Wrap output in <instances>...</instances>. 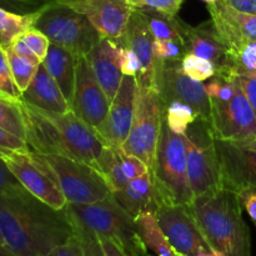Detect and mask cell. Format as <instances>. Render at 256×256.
Instances as JSON below:
<instances>
[{
  "mask_svg": "<svg viewBox=\"0 0 256 256\" xmlns=\"http://www.w3.org/2000/svg\"><path fill=\"white\" fill-rule=\"evenodd\" d=\"M0 232L18 256H46L76 234L65 208L52 209L26 189L0 195Z\"/></svg>",
  "mask_w": 256,
  "mask_h": 256,
  "instance_id": "obj_1",
  "label": "cell"
},
{
  "mask_svg": "<svg viewBox=\"0 0 256 256\" xmlns=\"http://www.w3.org/2000/svg\"><path fill=\"white\" fill-rule=\"evenodd\" d=\"M20 108L26 128V142L32 152L64 155L96 169L106 142L72 110L58 114L38 109L24 102Z\"/></svg>",
  "mask_w": 256,
  "mask_h": 256,
  "instance_id": "obj_2",
  "label": "cell"
},
{
  "mask_svg": "<svg viewBox=\"0 0 256 256\" xmlns=\"http://www.w3.org/2000/svg\"><path fill=\"white\" fill-rule=\"evenodd\" d=\"M189 208L212 250L225 256H252L250 230L239 195L220 189L194 198Z\"/></svg>",
  "mask_w": 256,
  "mask_h": 256,
  "instance_id": "obj_3",
  "label": "cell"
},
{
  "mask_svg": "<svg viewBox=\"0 0 256 256\" xmlns=\"http://www.w3.org/2000/svg\"><path fill=\"white\" fill-rule=\"evenodd\" d=\"M74 224L99 236L116 242L128 256H152L145 245L135 218H132L114 195L92 204H68L65 206Z\"/></svg>",
  "mask_w": 256,
  "mask_h": 256,
  "instance_id": "obj_4",
  "label": "cell"
},
{
  "mask_svg": "<svg viewBox=\"0 0 256 256\" xmlns=\"http://www.w3.org/2000/svg\"><path fill=\"white\" fill-rule=\"evenodd\" d=\"M155 188L158 192V202H178L189 206L192 204V192L188 176L186 148L182 135L175 134L164 120L156 159L152 172Z\"/></svg>",
  "mask_w": 256,
  "mask_h": 256,
  "instance_id": "obj_5",
  "label": "cell"
},
{
  "mask_svg": "<svg viewBox=\"0 0 256 256\" xmlns=\"http://www.w3.org/2000/svg\"><path fill=\"white\" fill-rule=\"evenodd\" d=\"M34 28L75 56H86L102 38L84 15L55 0H48L40 8Z\"/></svg>",
  "mask_w": 256,
  "mask_h": 256,
  "instance_id": "obj_6",
  "label": "cell"
},
{
  "mask_svg": "<svg viewBox=\"0 0 256 256\" xmlns=\"http://www.w3.org/2000/svg\"><path fill=\"white\" fill-rule=\"evenodd\" d=\"M165 104L156 89L138 82L135 112L132 129L122 149L139 158L152 172L158 144L164 124Z\"/></svg>",
  "mask_w": 256,
  "mask_h": 256,
  "instance_id": "obj_7",
  "label": "cell"
},
{
  "mask_svg": "<svg viewBox=\"0 0 256 256\" xmlns=\"http://www.w3.org/2000/svg\"><path fill=\"white\" fill-rule=\"evenodd\" d=\"M182 138L186 148L188 176L192 196L222 189V168L212 126L198 119Z\"/></svg>",
  "mask_w": 256,
  "mask_h": 256,
  "instance_id": "obj_8",
  "label": "cell"
},
{
  "mask_svg": "<svg viewBox=\"0 0 256 256\" xmlns=\"http://www.w3.org/2000/svg\"><path fill=\"white\" fill-rule=\"evenodd\" d=\"M0 158L22 186L55 210H62L68 205L60 189L55 172L44 155L35 152H19L0 149Z\"/></svg>",
  "mask_w": 256,
  "mask_h": 256,
  "instance_id": "obj_9",
  "label": "cell"
},
{
  "mask_svg": "<svg viewBox=\"0 0 256 256\" xmlns=\"http://www.w3.org/2000/svg\"><path fill=\"white\" fill-rule=\"evenodd\" d=\"M44 158L56 174L68 204H92L112 194L104 176L92 165L64 155L48 154Z\"/></svg>",
  "mask_w": 256,
  "mask_h": 256,
  "instance_id": "obj_10",
  "label": "cell"
},
{
  "mask_svg": "<svg viewBox=\"0 0 256 256\" xmlns=\"http://www.w3.org/2000/svg\"><path fill=\"white\" fill-rule=\"evenodd\" d=\"M154 214L178 256H198L212 250L188 205L160 202Z\"/></svg>",
  "mask_w": 256,
  "mask_h": 256,
  "instance_id": "obj_11",
  "label": "cell"
},
{
  "mask_svg": "<svg viewBox=\"0 0 256 256\" xmlns=\"http://www.w3.org/2000/svg\"><path fill=\"white\" fill-rule=\"evenodd\" d=\"M210 126L215 139L250 142L256 138L255 114L236 80L234 92L229 98L210 100Z\"/></svg>",
  "mask_w": 256,
  "mask_h": 256,
  "instance_id": "obj_12",
  "label": "cell"
},
{
  "mask_svg": "<svg viewBox=\"0 0 256 256\" xmlns=\"http://www.w3.org/2000/svg\"><path fill=\"white\" fill-rule=\"evenodd\" d=\"M154 88L164 104L172 100L186 102L198 112L199 119L210 125L212 110L204 84L188 76L182 72V62H158Z\"/></svg>",
  "mask_w": 256,
  "mask_h": 256,
  "instance_id": "obj_13",
  "label": "cell"
},
{
  "mask_svg": "<svg viewBox=\"0 0 256 256\" xmlns=\"http://www.w3.org/2000/svg\"><path fill=\"white\" fill-rule=\"evenodd\" d=\"M222 189L239 195L245 190L256 192V144L215 139Z\"/></svg>",
  "mask_w": 256,
  "mask_h": 256,
  "instance_id": "obj_14",
  "label": "cell"
},
{
  "mask_svg": "<svg viewBox=\"0 0 256 256\" xmlns=\"http://www.w3.org/2000/svg\"><path fill=\"white\" fill-rule=\"evenodd\" d=\"M112 100L98 82L86 56L76 58V75L72 110L92 129H102L109 112Z\"/></svg>",
  "mask_w": 256,
  "mask_h": 256,
  "instance_id": "obj_15",
  "label": "cell"
},
{
  "mask_svg": "<svg viewBox=\"0 0 256 256\" xmlns=\"http://www.w3.org/2000/svg\"><path fill=\"white\" fill-rule=\"evenodd\" d=\"M84 15L100 35L122 46L132 9L126 0H55Z\"/></svg>",
  "mask_w": 256,
  "mask_h": 256,
  "instance_id": "obj_16",
  "label": "cell"
},
{
  "mask_svg": "<svg viewBox=\"0 0 256 256\" xmlns=\"http://www.w3.org/2000/svg\"><path fill=\"white\" fill-rule=\"evenodd\" d=\"M212 26L229 55L248 42H256V15L235 10L222 0L208 4Z\"/></svg>",
  "mask_w": 256,
  "mask_h": 256,
  "instance_id": "obj_17",
  "label": "cell"
},
{
  "mask_svg": "<svg viewBox=\"0 0 256 256\" xmlns=\"http://www.w3.org/2000/svg\"><path fill=\"white\" fill-rule=\"evenodd\" d=\"M136 89V78L124 75L122 84L112 100L106 119L99 130V134L106 145L122 148L126 140L134 119Z\"/></svg>",
  "mask_w": 256,
  "mask_h": 256,
  "instance_id": "obj_18",
  "label": "cell"
},
{
  "mask_svg": "<svg viewBox=\"0 0 256 256\" xmlns=\"http://www.w3.org/2000/svg\"><path fill=\"white\" fill-rule=\"evenodd\" d=\"M122 46L134 50L142 62V72L136 76L138 82L154 88L158 66V60L154 54V36L150 32L146 19L139 10L132 9Z\"/></svg>",
  "mask_w": 256,
  "mask_h": 256,
  "instance_id": "obj_19",
  "label": "cell"
},
{
  "mask_svg": "<svg viewBox=\"0 0 256 256\" xmlns=\"http://www.w3.org/2000/svg\"><path fill=\"white\" fill-rule=\"evenodd\" d=\"M86 59L105 94L112 100L124 76L120 68L119 45L102 36L86 55Z\"/></svg>",
  "mask_w": 256,
  "mask_h": 256,
  "instance_id": "obj_20",
  "label": "cell"
},
{
  "mask_svg": "<svg viewBox=\"0 0 256 256\" xmlns=\"http://www.w3.org/2000/svg\"><path fill=\"white\" fill-rule=\"evenodd\" d=\"M184 36L188 52L214 62L216 72L229 66V50L215 32L212 20L198 26L184 22Z\"/></svg>",
  "mask_w": 256,
  "mask_h": 256,
  "instance_id": "obj_21",
  "label": "cell"
},
{
  "mask_svg": "<svg viewBox=\"0 0 256 256\" xmlns=\"http://www.w3.org/2000/svg\"><path fill=\"white\" fill-rule=\"evenodd\" d=\"M22 100L45 112L65 114L72 110L56 82L52 79L42 62L38 68L29 88L22 92Z\"/></svg>",
  "mask_w": 256,
  "mask_h": 256,
  "instance_id": "obj_22",
  "label": "cell"
},
{
  "mask_svg": "<svg viewBox=\"0 0 256 256\" xmlns=\"http://www.w3.org/2000/svg\"><path fill=\"white\" fill-rule=\"evenodd\" d=\"M112 195L132 218L146 210L154 212L156 209L158 192L150 172L132 180L124 189L112 192Z\"/></svg>",
  "mask_w": 256,
  "mask_h": 256,
  "instance_id": "obj_23",
  "label": "cell"
},
{
  "mask_svg": "<svg viewBox=\"0 0 256 256\" xmlns=\"http://www.w3.org/2000/svg\"><path fill=\"white\" fill-rule=\"evenodd\" d=\"M76 58L69 50L59 46L56 44H50L48 54L42 60V64L46 68L52 79L56 82L64 94L65 99L72 108V96L75 89V75H76Z\"/></svg>",
  "mask_w": 256,
  "mask_h": 256,
  "instance_id": "obj_24",
  "label": "cell"
},
{
  "mask_svg": "<svg viewBox=\"0 0 256 256\" xmlns=\"http://www.w3.org/2000/svg\"><path fill=\"white\" fill-rule=\"evenodd\" d=\"M135 222L149 252H154L155 256H178L162 234L154 212L149 210L140 212L135 218Z\"/></svg>",
  "mask_w": 256,
  "mask_h": 256,
  "instance_id": "obj_25",
  "label": "cell"
},
{
  "mask_svg": "<svg viewBox=\"0 0 256 256\" xmlns=\"http://www.w3.org/2000/svg\"><path fill=\"white\" fill-rule=\"evenodd\" d=\"M96 170L104 176L112 192L124 189L130 180L122 170V149L105 145L102 155L98 160Z\"/></svg>",
  "mask_w": 256,
  "mask_h": 256,
  "instance_id": "obj_26",
  "label": "cell"
},
{
  "mask_svg": "<svg viewBox=\"0 0 256 256\" xmlns=\"http://www.w3.org/2000/svg\"><path fill=\"white\" fill-rule=\"evenodd\" d=\"M39 9L32 12H15L0 6V44L9 45L29 29L34 28Z\"/></svg>",
  "mask_w": 256,
  "mask_h": 256,
  "instance_id": "obj_27",
  "label": "cell"
},
{
  "mask_svg": "<svg viewBox=\"0 0 256 256\" xmlns=\"http://www.w3.org/2000/svg\"><path fill=\"white\" fill-rule=\"evenodd\" d=\"M144 15L154 39H175L185 42L184 22L178 16L152 9H136Z\"/></svg>",
  "mask_w": 256,
  "mask_h": 256,
  "instance_id": "obj_28",
  "label": "cell"
},
{
  "mask_svg": "<svg viewBox=\"0 0 256 256\" xmlns=\"http://www.w3.org/2000/svg\"><path fill=\"white\" fill-rule=\"evenodd\" d=\"M199 119L198 112L189 104L180 100H172L165 104L164 120L172 132L184 135L192 124Z\"/></svg>",
  "mask_w": 256,
  "mask_h": 256,
  "instance_id": "obj_29",
  "label": "cell"
},
{
  "mask_svg": "<svg viewBox=\"0 0 256 256\" xmlns=\"http://www.w3.org/2000/svg\"><path fill=\"white\" fill-rule=\"evenodd\" d=\"M4 48H5V52H6L10 70H12V78H14L15 84L18 85L20 92H24L25 90L29 88L32 80L34 79L35 74H36V70L40 64L38 65L35 64V62L22 58V55L18 54V52H15L10 45H6V46Z\"/></svg>",
  "mask_w": 256,
  "mask_h": 256,
  "instance_id": "obj_30",
  "label": "cell"
},
{
  "mask_svg": "<svg viewBox=\"0 0 256 256\" xmlns=\"http://www.w3.org/2000/svg\"><path fill=\"white\" fill-rule=\"evenodd\" d=\"M0 126L26 142V128L20 102H12L0 95Z\"/></svg>",
  "mask_w": 256,
  "mask_h": 256,
  "instance_id": "obj_31",
  "label": "cell"
},
{
  "mask_svg": "<svg viewBox=\"0 0 256 256\" xmlns=\"http://www.w3.org/2000/svg\"><path fill=\"white\" fill-rule=\"evenodd\" d=\"M182 68L188 76L202 82L212 79L216 74V66L214 62L192 52H188L182 60Z\"/></svg>",
  "mask_w": 256,
  "mask_h": 256,
  "instance_id": "obj_32",
  "label": "cell"
},
{
  "mask_svg": "<svg viewBox=\"0 0 256 256\" xmlns=\"http://www.w3.org/2000/svg\"><path fill=\"white\" fill-rule=\"evenodd\" d=\"M256 72V42L242 45L229 55V66L216 72Z\"/></svg>",
  "mask_w": 256,
  "mask_h": 256,
  "instance_id": "obj_33",
  "label": "cell"
},
{
  "mask_svg": "<svg viewBox=\"0 0 256 256\" xmlns=\"http://www.w3.org/2000/svg\"><path fill=\"white\" fill-rule=\"evenodd\" d=\"M186 42L175 39H154V54L158 62H182L188 54Z\"/></svg>",
  "mask_w": 256,
  "mask_h": 256,
  "instance_id": "obj_34",
  "label": "cell"
},
{
  "mask_svg": "<svg viewBox=\"0 0 256 256\" xmlns=\"http://www.w3.org/2000/svg\"><path fill=\"white\" fill-rule=\"evenodd\" d=\"M0 95L15 102H19L22 95L18 85L15 84L6 52L2 44H0Z\"/></svg>",
  "mask_w": 256,
  "mask_h": 256,
  "instance_id": "obj_35",
  "label": "cell"
},
{
  "mask_svg": "<svg viewBox=\"0 0 256 256\" xmlns=\"http://www.w3.org/2000/svg\"><path fill=\"white\" fill-rule=\"evenodd\" d=\"M184 0H126L132 9H152L176 16Z\"/></svg>",
  "mask_w": 256,
  "mask_h": 256,
  "instance_id": "obj_36",
  "label": "cell"
},
{
  "mask_svg": "<svg viewBox=\"0 0 256 256\" xmlns=\"http://www.w3.org/2000/svg\"><path fill=\"white\" fill-rule=\"evenodd\" d=\"M216 74H230L239 86L242 88L245 98L249 102L252 112L256 118V72H216Z\"/></svg>",
  "mask_w": 256,
  "mask_h": 256,
  "instance_id": "obj_37",
  "label": "cell"
},
{
  "mask_svg": "<svg viewBox=\"0 0 256 256\" xmlns=\"http://www.w3.org/2000/svg\"><path fill=\"white\" fill-rule=\"evenodd\" d=\"M20 38L26 42L28 46L34 52V54L36 55L40 59V62H42V60L46 56L50 44H52L50 40L48 39L46 35L42 34V32H40V30H38L36 28H32V29L25 32L22 35H20Z\"/></svg>",
  "mask_w": 256,
  "mask_h": 256,
  "instance_id": "obj_38",
  "label": "cell"
},
{
  "mask_svg": "<svg viewBox=\"0 0 256 256\" xmlns=\"http://www.w3.org/2000/svg\"><path fill=\"white\" fill-rule=\"evenodd\" d=\"M25 188L16 179L6 162L0 158V195H10L22 192Z\"/></svg>",
  "mask_w": 256,
  "mask_h": 256,
  "instance_id": "obj_39",
  "label": "cell"
},
{
  "mask_svg": "<svg viewBox=\"0 0 256 256\" xmlns=\"http://www.w3.org/2000/svg\"><path fill=\"white\" fill-rule=\"evenodd\" d=\"M119 58L122 75L136 78L142 72V62L134 50L126 46H119Z\"/></svg>",
  "mask_w": 256,
  "mask_h": 256,
  "instance_id": "obj_40",
  "label": "cell"
},
{
  "mask_svg": "<svg viewBox=\"0 0 256 256\" xmlns=\"http://www.w3.org/2000/svg\"><path fill=\"white\" fill-rule=\"evenodd\" d=\"M74 224V222H72ZM75 232L79 235L80 239H82V245H84L85 249V255L86 256H104L102 252V245H100L99 239H98L96 234L90 230L85 229V228L80 226V225L74 224Z\"/></svg>",
  "mask_w": 256,
  "mask_h": 256,
  "instance_id": "obj_41",
  "label": "cell"
},
{
  "mask_svg": "<svg viewBox=\"0 0 256 256\" xmlns=\"http://www.w3.org/2000/svg\"><path fill=\"white\" fill-rule=\"evenodd\" d=\"M46 256H86L84 245L78 234L70 238L66 242L54 248Z\"/></svg>",
  "mask_w": 256,
  "mask_h": 256,
  "instance_id": "obj_42",
  "label": "cell"
},
{
  "mask_svg": "<svg viewBox=\"0 0 256 256\" xmlns=\"http://www.w3.org/2000/svg\"><path fill=\"white\" fill-rule=\"evenodd\" d=\"M240 200H242V208L246 210L250 219L256 225V192L255 190H245V192L239 194Z\"/></svg>",
  "mask_w": 256,
  "mask_h": 256,
  "instance_id": "obj_43",
  "label": "cell"
},
{
  "mask_svg": "<svg viewBox=\"0 0 256 256\" xmlns=\"http://www.w3.org/2000/svg\"><path fill=\"white\" fill-rule=\"evenodd\" d=\"M9 45L15 50V52H18V54L22 55V56L25 58V59L30 60V62H35V64H38V65L42 64V62H40L39 58L34 54V52H32V50L28 46L26 42H25L20 36L16 38L15 40H12Z\"/></svg>",
  "mask_w": 256,
  "mask_h": 256,
  "instance_id": "obj_44",
  "label": "cell"
},
{
  "mask_svg": "<svg viewBox=\"0 0 256 256\" xmlns=\"http://www.w3.org/2000/svg\"><path fill=\"white\" fill-rule=\"evenodd\" d=\"M96 236L98 239H99L100 245H102L104 256H128L125 254L124 250H122L116 242H112V239L105 236H99V235H96Z\"/></svg>",
  "mask_w": 256,
  "mask_h": 256,
  "instance_id": "obj_45",
  "label": "cell"
},
{
  "mask_svg": "<svg viewBox=\"0 0 256 256\" xmlns=\"http://www.w3.org/2000/svg\"><path fill=\"white\" fill-rule=\"evenodd\" d=\"M226 5L235 10L256 15V0H222Z\"/></svg>",
  "mask_w": 256,
  "mask_h": 256,
  "instance_id": "obj_46",
  "label": "cell"
},
{
  "mask_svg": "<svg viewBox=\"0 0 256 256\" xmlns=\"http://www.w3.org/2000/svg\"><path fill=\"white\" fill-rule=\"evenodd\" d=\"M0 256H18L14 252L9 249L6 245L0 244Z\"/></svg>",
  "mask_w": 256,
  "mask_h": 256,
  "instance_id": "obj_47",
  "label": "cell"
},
{
  "mask_svg": "<svg viewBox=\"0 0 256 256\" xmlns=\"http://www.w3.org/2000/svg\"><path fill=\"white\" fill-rule=\"evenodd\" d=\"M198 256H225V255L222 254V252H216V250H208V252H202V254H199Z\"/></svg>",
  "mask_w": 256,
  "mask_h": 256,
  "instance_id": "obj_48",
  "label": "cell"
},
{
  "mask_svg": "<svg viewBox=\"0 0 256 256\" xmlns=\"http://www.w3.org/2000/svg\"><path fill=\"white\" fill-rule=\"evenodd\" d=\"M204 2H206V4H212V2H216L218 0H202Z\"/></svg>",
  "mask_w": 256,
  "mask_h": 256,
  "instance_id": "obj_49",
  "label": "cell"
},
{
  "mask_svg": "<svg viewBox=\"0 0 256 256\" xmlns=\"http://www.w3.org/2000/svg\"><path fill=\"white\" fill-rule=\"evenodd\" d=\"M0 244L5 245V242H4V238H2V232H0Z\"/></svg>",
  "mask_w": 256,
  "mask_h": 256,
  "instance_id": "obj_50",
  "label": "cell"
},
{
  "mask_svg": "<svg viewBox=\"0 0 256 256\" xmlns=\"http://www.w3.org/2000/svg\"><path fill=\"white\" fill-rule=\"evenodd\" d=\"M252 142H254V144H256V138H255V139H254V140H252Z\"/></svg>",
  "mask_w": 256,
  "mask_h": 256,
  "instance_id": "obj_51",
  "label": "cell"
},
{
  "mask_svg": "<svg viewBox=\"0 0 256 256\" xmlns=\"http://www.w3.org/2000/svg\"></svg>",
  "mask_w": 256,
  "mask_h": 256,
  "instance_id": "obj_52",
  "label": "cell"
}]
</instances>
